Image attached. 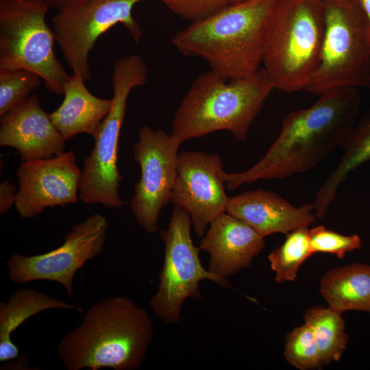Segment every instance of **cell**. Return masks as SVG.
<instances>
[{
    "label": "cell",
    "instance_id": "obj_29",
    "mask_svg": "<svg viewBox=\"0 0 370 370\" xmlns=\"http://www.w3.org/2000/svg\"><path fill=\"white\" fill-rule=\"evenodd\" d=\"M89 0H45L49 9L57 12L81 5Z\"/></svg>",
    "mask_w": 370,
    "mask_h": 370
},
{
    "label": "cell",
    "instance_id": "obj_3",
    "mask_svg": "<svg viewBox=\"0 0 370 370\" xmlns=\"http://www.w3.org/2000/svg\"><path fill=\"white\" fill-rule=\"evenodd\" d=\"M276 1L230 4L191 22L173 36L171 43L182 55L204 59L210 70L229 79L249 77L260 69L264 29Z\"/></svg>",
    "mask_w": 370,
    "mask_h": 370
},
{
    "label": "cell",
    "instance_id": "obj_25",
    "mask_svg": "<svg viewBox=\"0 0 370 370\" xmlns=\"http://www.w3.org/2000/svg\"><path fill=\"white\" fill-rule=\"evenodd\" d=\"M284 356L291 365L300 370L320 369L323 366L313 333L306 323L288 334Z\"/></svg>",
    "mask_w": 370,
    "mask_h": 370
},
{
    "label": "cell",
    "instance_id": "obj_21",
    "mask_svg": "<svg viewBox=\"0 0 370 370\" xmlns=\"http://www.w3.org/2000/svg\"><path fill=\"white\" fill-rule=\"evenodd\" d=\"M342 148L344 153L341 161L317 190L312 203L319 219L325 217L347 176L370 160V116L356 124Z\"/></svg>",
    "mask_w": 370,
    "mask_h": 370
},
{
    "label": "cell",
    "instance_id": "obj_23",
    "mask_svg": "<svg viewBox=\"0 0 370 370\" xmlns=\"http://www.w3.org/2000/svg\"><path fill=\"white\" fill-rule=\"evenodd\" d=\"M313 252L307 227L293 230L286 234L284 242L268 256L271 269L278 283L294 280L302 263Z\"/></svg>",
    "mask_w": 370,
    "mask_h": 370
},
{
    "label": "cell",
    "instance_id": "obj_27",
    "mask_svg": "<svg viewBox=\"0 0 370 370\" xmlns=\"http://www.w3.org/2000/svg\"><path fill=\"white\" fill-rule=\"evenodd\" d=\"M174 14L197 21L206 18L230 5V0H161Z\"/></svg>",
    "mask_w": 370,
    "mask_h": 370
},
{
    "label": "cell",
    "instance_id": "obj_16",
    "mask_svg": "<svg viewBox=\"0 0 370 370\" xmlns=\"http://www.w3.org/2000/svg\"><path fill=\"white\" fill-rule=\"evenodd\" d=\"M264 237L227 212L209 225L199 248L210 256L208 270L224 280L248 267L264 247Z\"/></svg>",
    "mask_w": 370,
    "mask_h": 370
},
{
    "label": "cell",
    "instance_id": "obj_8",
    "mask_svg": "<svg viewBox=\"0 0 370 370\" xmlns=\"http://www.w3.org/2000/svg\"><path fill=\"white\" fill-rule=\"evenodd\" d=\"M189 213L183 208H173L166 230L161 233L164 242V258L159 277V286L150 299L149 307L166 324H175L181 319L183 302L188 298L201 299L199 283L209 280L230 288L228 280L206 270L202 266L200 249L193 243Z\"/></svg>",
    "mask_w": 370,
    "mask_h": 370
},
{
    "label": "cell",
    "instance_id": "obj_18",
    "mask_svg": "<svg viewBox=\"0 0 370 370\" xmlns=\"http://www.w3.org/2000/svg\"><path fill=\"white\" fill-rule=\"evenodd\" d=\"M84 83L79 75L73 73L65 84L61 105L49 113L66 141L79 134L93 136L111 108V99L96 97Z\"/></svg>",
    "mask_w": 370,
    "mask_h": 370
},
{
    "label": "cell",
    "instance_id": "obj_10",
    "mask_svg": "<svg viewBox=\"0 0 370 370\" xmlns=\"http://www.w3.org/2000/svg\"><path fill=\"white\" fill-rule=\"evenodd\" d=\"M108 228L107 218L94 214L72 227L64 243L55 249L34 256L14 254L7 262L10 280L16 284L36 280L58 282L71 297L77 271L101 253Z\"/></svg>",
    "mask_w": 370,
    "mask_h": 370
},
{
    "label": "cell",
    "instance_id": "obj_1",
    "mask_svg": "<svg viewBox=\"0 0 370 370\" xmlns=\"http://www.w3.org/2000/svg\"><path fill=\"white\" fill-rule=\"evenodd\" d=\"M358 88L344 87L319 95L310 107L283 119L276 140L248 170L219 175L232 190L259 180L283 179L313 169L342 147L357 124L361 106Z\"/></svg>",
    "mask_w": 370,
    "mask_h": 370
},
{
    "label": "cell",
    "instance_id": "obj_26",
    "mask_svg": "<svg viewBox=\"0 0 370 370\" xmlns=\"http://www.w3.org/2000/svg\"><path fill=\"white\" fill-rule=\"evenodd\" d=\"M310 241L313 254H332L338 258H342L348 252L360 249L362 245L358 235H343L322 225L310 230Z\"/></svg>",
    "mask_w": 370,
    "mask_h": 370
},
{
    "label": "cell",
    "instance_id": "obj_6",
    "mask_svg": "<svg viewBox=\"0 0 370 370\" xmlns=\"http://www.w3.org/2000/svg\"><path fill=\"white\" fill-rule=\"evenodd\" d=\"M325 34L320 63L304 90L370 88V27L358 0H323Z\"/></svg>",
    "mask_w": 370,
    "mask_h": 370
},
{
    "label": "cell",
    "instance_id": "obj_15",
    "mask_svg": "<svg viewBox=\"0 0 370 370\" xmlns=\"http://www.w3.org/2000/svg\"><path fill=\"white\" fill-rule=\"evenodd\" d=\"M66 140L34 94L0 119V145L17 150L23 162L64 152Z\"/></svg>",
    "mask_w": 370,
    "mask_h": 370
},
{
    "label": "cell",
    "instance_id": "obj_22",
    "mask_svg": "<svg viewBox=\"0 0 370 370\" xmlns=\"http://www.w3.org/2000/svg\"><path fill=\"white\" fill-rule=\"evenodd\" d=\"M342 312L329 306L308 308L304 315L314 335L322 363L340 360L349 340Z\"/></svg>",
    "mask_w": 370,
    "mask_h": 370
},
{
    "label": "cell",
    "instance_id": "obj_24",
    "mask_svg": "<svg viewBox=\"0 0 370 370\" xmlns=\"http://www.w3.org/2000/svg\"><path fill=\"white\" fill-rule=\"evenodd\" d=\"M42 78L24 69H0V116L15 108L40 86Z\"/></svg>",
    "mask_w": 370,
    "mask_h": 370
},
{
    "label": "cell",
    "instance_id": "obj_28",
    "mask_svg": "<svg viewBox=\"0 0 370 370\" xmlns=\"http://www.w3.org/2000/svg\"><path fill=\"white\" fill-rule=\"evenodd\" d=\"M16 190L9 181L0 184V215H4L15 204Z\"/></svg>",
    "mask_w": 370,
    "mask_h": 370
},
{
    "label": "cell",
    "instance_id": "obj_11",
    "mask_svg": "<svg viewBox=\"0 0 370 370\" xmlns=\"http://www.w3.org/2000/svg\"><path fill=\"white\" fill-rule=\"evenodd\" d=\"M180 143L163 130L144 125L138 130L134 158L140 168L134 184L131 211L138 224L149 234L158 230L161 210L170 201L177 175Z\"/></svg>",
    "mask_w": 370,
    "mask_h": 370
},
{
    "label": "cell",
    "instance_id": "obj_13",
    "mask_svg": "<svg viewBox=\"0 0 370 370\" xmlns=\"http://www.w3.org/2000/svg\"><path fill=\"white\" fill-rule=\"evenodd\" d=\"M81 174L73 151L24 162L16 173L18 214L22 219H32L47 208L75 204Z\"/></svg>",
    "mask_w": 370,
    "mask_h": 370
},
{
    "label": "cell",
    "instance_id": "obj_32",
    "mask_svg": "<svg viewBox=\"0 0 370 370\" xmlns=\"http://www.w3.org/2000/svg\"><path fill=\"white\" fill-rule=\"evenodd\" d=\"M245 0H230V4L238 3L244 1Z\"/></svg>",
    "mask_w": 370,
    "mask_h": 370
},
{
    "label": "cell",
    "instance_id": "obj_9",
    "mask_svg": "<svg viewBox=\"0 0 370 370\" xmlns=\"http://www.w3.org/2000/svg\"><path fill=\"white\" fill-rule=\"evenodd\" d=\"M143 0H89L57 12L51 22L66 64L85 82L92 79L89 54L97 39L116 25H123L134 41L142 37L140 25L132 14Z\"/></svg>",
    "mask_w": 370,
    "mask_h": 370
},
{
    "label": "cell",
    "instance_id": "obj_31",
    "mask_svg": "<svg viewBox=\"0 0 370 370\" xmlns=\"http://www.w3.org/2000/svg\"><path fill=\"white\" fill-rule=\"evenodd\" d=\"M264 1V0H245L244 3H247V4H252V3H258V2H260V1Z\"/></svg>",
    "mask_w": 370,
    "mask_h": 370
},
{
    "label": "cell",
    "instance_id": "obj_19",
    "mask_svg": "<svg viewBox=\"0 0 370 370\" xmlns=\"http://www.w3.org/2000/svg\"><path fill=\"white\" fill-rule=\"evenodd\" d=\"M53 308L79 310L75 305L27 288L16 289L6 302L0 303V362L18 356L19 349L11 338L13 332L31 317Z\"/></svg>",
    "mask_w": 370,
    "mask_h": 370
},
{
    "label": "cell",
    "instance_id": "obj_17",
    "mask_svg": "<svg viewBox=\"0 0 370 370\" xmlns=\"http://www.w3.org/2000/svg\"><path fill=\"white\" fill-rule=\"evenodd\" d=\"M226 212L264 238L308 227L317 219L312 204L297 207L275 193L262 189L245 191L231 197Z\"/></svg>",
    "mask_w": 370,
    "mask_h": 370
},
{
    "label": "cell",
    "instance_id": "obj_7",
    "mask_svg": "<svg viewBox=\"0 0 370 370\" xmlns=\"http://www.w3.org/2000/svg\"><path fill=\"white\" fill-rule=\"evenodd\" d=\"M49 10L45 0H0V69L32 71L50 92L63 95L71 76L55 55Z\"/></svg>",
    "mask_w": 370,
    "mask_h": 370
},
{
    "label": "cell",
    "instance_id": "obj_5",
    "mask_svg": "<svg viewBox=\"0 0 370 370\" xmlns=\"http://www.w3.org/2000/svg\"><path fill=\"white\" fill-rule=\"evenodd\" d=\"M324 34L323 0H277L264 26L262 55L274 88L305 89L320 63Z\"/></svg>",
    "mask_w": 370,
    "mask_h": 370
},
{
    "label": "cell",
    "instance_id": "obj_2",
    "mask_svg": "<svg viewBox=\"0 0 370 370\" xmlns=\"http://www.w3.org/2000/svg\"><path fill=\"white\" fill-rule=\"evenodd\" d=\"M153 335L147 312L125 296H112L94 304L81 323L58 345L67 370H136L146 357Z\"/></svg>",
    "mask_w": 370,
    "mask_h": 370
},
{
    "label": "cell",
    "instance_id": "obj_4",
    "mask_svg": "<svg viewBox=\"0 0 370 370\" xmlns=\"http://www.w3.org/2000/svg\"><path fill=\"white\" fill-rule=\"evenodd\" d=\"M273 89L262 68L242 79H229L212 70L200 74L174 114L171 134L181 143L227 130L244 141Z\"/></svg>",
    "mask_w": 370,
    "mask_h": 370
},
{
    "label": "cell",
    "instance_id": "obj_30",
    "mask_svg": "<svg viewBox=\"0 0 370 370\" xmlns=\"http://www.w3.org/2000/svg\"><path fill=\"white\" fill-rule=\"evenodd\" d=\"M370 27V0H358Z\"/></svg>",
    "mask_w": 370,
    "mask_h": 370
},
{
    "label": "cell",
    "instance_id": "obj_20",
    "mask_svg": "<svg viewBox=\"0 0 370 370\" xmlns=\"http://www.w3.org/2000/svg\"><path fill=\"white\" fill-rule=\"evenodd\" d=\"M328 306L343 312H370V266L353 263L329 271L320 282Z\"/></svg>",
    "mask_w": 370,
    "mask_h": 370
},
{
    "label": "cell",
    "instance_id": "obj_14",
    "mask_svg": "<svg viewBox=\"0 0 370 370\" xmlns=\"http://www.w3.org/2000/svg\"><path fill=\"white\" fill-rule=\"evenodd\" d=\"M126 110L112 107L93 135L94 147L83 162L79 199L85 204H101L121 208L119 194L122 177L118 168L119 140Z\"/></svg>",
    "mask_w": 370,
    "mask_h": 370
},
{
    "label": "cell",
    "instance_id": "obj_12",
    "mask_svg": "<svg viewBox=\"0 0 370 370\" xmlns=\"http://www.w3.org/2000/svg\"><path fill=\"white\" fill-rule=\"evenodd\" d=\"M221 169L219 154L197 151L178 154L177 175L170 201L189 213L194 230L201 238L211 221L226 212L230 199L219 175Z\"/></svg>",
    "mask_w": 370,
    "mask_h": 370
}]
</instances>
